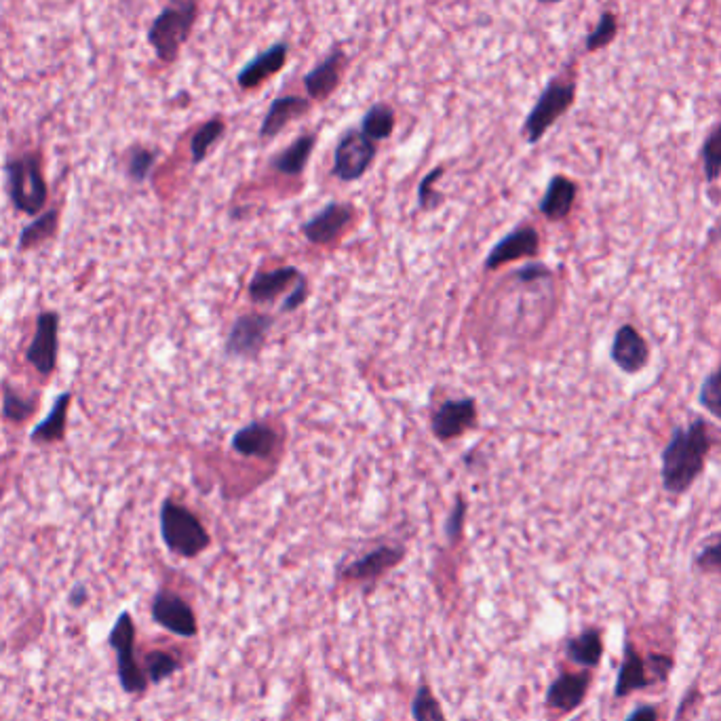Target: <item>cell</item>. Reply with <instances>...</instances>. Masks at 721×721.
Wrapping results in <instances>:
<instances>
[{
	"instance_id": "obj_1",
	"label": "cell",
	"mask_w": 721,
	"mask_h": 721,
	"mask_svg": "<svg viewBox=\"0 0 721 721\" xmlns=\"http://www.w3.org/2000/svg\"><path fill=\"white\" fill-rule=\"evenodd\" d=\"M709 452L711 439L705 420L698 418L688 426H677L662 452V487L673 496L686 494L705 471Z\"/></svg>"
},
{
	"instance_id": "obj_2",
	"label": "cell",
	"mask_w": 721,
	"mask_h": 721,
	"mask_svg": "<svg viewBox=\"0 0 721 721\" xmlns=\"http://www.w3.org/2000/svg\"><path fill=\"white\" fill-rule=\"evenodd\" d=\"M197 17L199 0H175L173 5L165 7L154 17L148 30V43L163 64H173L178 60L194 24H197Z\"/></svg>"
},
{
	"instance_id": "obj_3",
	"label": "cell",
	"mask_w": 721,
	"mask_h": 721,
	"mask_svg": "<svg viewBox=\"0 0 721 721\" xmlns=\"http://www.w3.org/2000/svg\"><path fill=\"white\" fill-rule=\"evenodd\" d=\"M161 536L171 553L186 559L199 557L211 544L201 519L173 500H165L161 506Z\"/></svg>"
},
{
	"instance_id": "obj_4",
	"label": "cell",
	"mask_w": 721,
	"mask_h": 721,
	"mask_svg": "<svg viewBox=\"0 0 721 721\" xmlns=\"http://www.w3.org/2000/svg\"><path fill=\"white\" fill-rule=\"evenodd\" d=\"M576 100V83L572 79H553L540 93L538 102L525 116L523 138L528 144H538L547 131L572 108Z\"/></svg>"
},
{
	"instance_id": "obj_5",
	"label": "cell",
	"mask_w": 721,
	"mask_h": 721,
	"mask_svg": "<svg viewBox=\"0 0 721 721\" xmlns=\"http://www.w3.org/2000/svg\"><path fill=\"white\" fill-rule=\"evenodd\" d=\"M13 205L24 213H38L47 203V182L36 154H24L7 165Z\"/></svg>"
},
{
	"instance_id": "obj_6",
	"label": "cell",
	"mask_w": 721,
	"mask_h": 721,
	"mask_svg": "<svg viewBox=\"0 0 721 721\" xmlns=\"http://www.w3.org/2000/svg\"><path fill=\"white\" fill-rule=\"evenodd\" d=\"M108 643L116 652V667H119L121 688L127 694H144L150 686V681L140 662L135 660V622L129 612H121V616L116 618L114 627L108 635Z\"/></svg>"
},
{
	"instance_id": "obj_7",
	"label": "cell",
	"mask_w": 721,
	"mask_h": 721,
	"mask_svg": "<svg viewBox=\"0 0 721 721\" xmlns=\"http://www.w3.org/2000/svg\"><path fill=\"white\" fill-rule=\"evenodd\" d=\"M378 154L376 142L361 129H348L334 152V175L342 182H357L372 167Z\"/></svg>"
},
{
	"instance_id": "obj_8",
	"label": "cell",
	"mask_w": 721,
	"mask_h": 721,
	"mask_svg": "<svg viewBox=\"0 0 721 721\" xmlns=\"http://www.w3.org/2000/svg\"><path fill=\"white\" fill-rule=\"evenodd\" d=\"M275 319L262 313H251L239 317L232 323L226 338V355L232 359H256L266 344Z\"/></svg>"
},
{
	"instance_id": "obj_9",
	"label": "cell",
	"mask_w": 721,
	"mask_h": 721,
	"mask_svg": "<svg viewBox=\"0 0 721 721\" xmlns=\"http://www.w3.org/2000/svg\"><path fill=\"white\" fill-rule=\"evenodd\" d=\"M152 620L169 633L192 639L199 635L197 616L188 603L171 591H159L152 599Z\"/></svg>"
},
{
	"instance_id": "obj_10",
	"label": "cell",
	"mask_w": 721,
	"mask_h": 721,
	"mask_svg": "<svg viewBox=\"0 0 721 721\" xmlns=\"http://www.w3.org/2000/svg\"><path fill=\"white\" fill-rule=\"evenodd\" d=\"M355 207L350 203H329L302 224V235L313 245H331L353 224Z\"/></svg>"
},
{
	"instance_id": "obj_11",
	"label": "cell",
	"mask_w": 721,
	"mask_h": 721,
	"mask_svg": "<svg viewBox=\"0 0 721 721\" xmlns=\"http://www.w3.org/2000/svg\"><path fill=\"white\" fill-rule=\"evenodd\" d=\"M540 251V235L530 224H523L500 239L485 258V270H498L504 264H511L523 258H536Z\"/></svg>"
},
{
	"instance_id": "obj_12",
	"label": "cell",
	"mask_w": 721,
	"mask_h": 721,
	"mask_svg": "<svg viewBox=\"0 0 721 721\" xmlns=\"http://www.w3.org/2000/svg\"><path fill=\"white\" fill-rule=\"evenodd\" d=\"M477 424V401L473 397L450 399L439 405L431 426L439 441H452Z\"/></svg>"
},
{
	"instance_id": "obj_13",
	"label": "cell",
	"mask_w": 721,
	"mask_h": 721,
	"mask_svg": "<svg viewBox=\"0 0 721 721\" xmlns=\"http://www.w3.org/2000/svg\"><path fill=\"white\" fill-rule=\"evenodd\" d=\"M610 355L618 369L633 376V374H639L641 369H646V365L650 361V348L633 325H622L616 331Z\"/></svg>"
},
{
	"instance_id": "obj_14",
	"label": "cell",
	"mask_w": 721,
	"mask_h": 721,
	"mask_svg": "<svg viewBox=\"0 0 721 721\" xmlns=\"http://www.w3.org/2000/svg\"><path fill=\"white\" fill-rule=\"evenodd\" d=\"M403 557L405 549L399 547V544H382V547L369 551L367 555L350 563L348 568H344V578L355 582H372L384 576L388 570L397 568Z\"/></svg>"
},
{
	"instance_id": "obj_15",
	"label": "cell",
	"mask_w": 721,
	"mask_h": 721,
	"mask_svg": "<svg viewBox=\"0 0 721 721\" xmlns=\"http://www.w3.org/2000/svg\"><path fill=\"white\" fill-rule=\"evenodd\" d=\"M591 688V673L584 669L580 673H561L547 690V707L559 713L576 711Z\"/></svg>"
},
{
	"instance_id": "obj_16",
	"label": "cell",
	"mask_w": 721,
	"mask_h": 721,
	"mask_svg": "<svg viewBox=\"0 0 721 721\" xmlns=\"http://www.w3.org/2000/svg\"><path fill=\"white\" fill-rule=\"evenodd\" d=\"M650 686H654V679L648 669V660L639 654V650L633 646V641L627 639L625 648H622V662L616 675L614 696L627 698L633 692L646 690Z\"/></svg>"
},
{
	"instance_id": "obj_17",
	"label": "cell",
	"mask_w": 721,
	"mask_h": 721,
	"mask_svg": "<svg viewBox=\"0 0 721 721\" xmlns=\"http://www.w3.org/2000/svg\"><path fill=\"white\" fill-rule=\"evenodd\" d=\"M344 68H346V53L338 49L334 53H329L317 68L306 72L304 89L308 93V100H317V102L327 100V97L340 87Z\"/></svg>"
},
{
	"instance_id": "obj_18",
	"label": "cell",
	"mask_w": 721,
	"mask_h": 721,
	"mask_svg": "<svg viewBox=\"0 0 721 721\" xmlns=\"http://www.w3.org/2000/svg\"><path fill=\"white\" fill-rule=\"evenodd\" d=\"M287 55H289L287 43L270 45L264 53L253 57L247 66H243V70L237 74V85L243 91L258 89L260 85H264L270 79V76H275L277 72H281L285 68Z\"/></svg>"
},
{
	"instance_id": "obj_19",
	"label": "cell",
	"mask_w": 721,
	"mask_h": 721,
	"mask_svg": "<svg viewBox=\"0 0 721 721\" xmlns=\"http://www.w3.org/2000/svg\"><path fill=\"white\" fill-rule=\"evenodd\" d=\"M57 315L43 313L36 323V334L28 348V361L36 367L38 374L49 376L55 369L57 359Z\"/></svg>"
},
{
	"instance_id": "obj_20",
	"label": "cell",
	"mask_w": 721,
	"mask_h": 721,
	"mask_svg": "<svg viewBox=\"0 0 721 721\" xmlns=\"http://www.w3.org/2000/svg\"><path fill=\"white\" fill-rule=\"evenodd\" d=\"M279 447V435L264 422H251L232 437V450L245 458H270Z\"/></svg>"
},
{
	"instance_id": "obj_21",
	"label": "cell",
	"mask_w": 721,
	"mask_h": 721,
	"mask_svg": "<svg viewBox=\"0 0 721 721\" xmlns=\"http://www.w3.org/2000/svg\"><path fill=\"white\" fill-rule=\"evenodd\" d=\"M310 112V100L300 95H281L275 102L270 104L264 121L260 125V138L272 140L296 119H302Z\"/></svg>"
},
{
	"instance_id": "obj_22",
	"label": "cell",
	"mask_w": 721,
	"mask_h": 721,
	"mask_svg": "<svg viewBox=\"0 0 721 721\" xmlns=\"http://www.w3.org/2000/svg\"><path fill=\"white\" fill-rule=\"evenodd\" d=\"M302 272L294 266H283L275 270L258 272L249 283V298L256 304H270L279 296H283L287 289H294Z\"/></svg>"
},
{
	"instance_id": "obj_23",
	"label": "cell",
	"mask_w": 721,
	"mask_h": 721,
	"mask_svg": "<svg viewBox=\"0 0 721 721\" xmlns=\"http://www.w3.org/2000/svg\"><path fill=\"white\" fill-rule=\"evenodd\" d=\"M576 194H578V186L570 178H565V175H553L538 203V209L547 220L559 222L570 216V211L576 203Z\"/></svg>"
},
{
	"instance_id": "obj_24",
	"label": "cell",
	"mask_w": 721,
	"mask_h": 721,
	"mask_svg": "<svg viewBox=\"0 0 721 721\" xmlns=\"http://www.w3.org/2000/svg\"><path fill=\"white\" fill-rule=\"evenodd\" d=\"M565 656L582 669H595L603 658V635L599 629H587L565 641Z\"/></svg>"
},
{
	"instance_id": "obj_25",
	"label": "cell",
	"mask_w": 721,
	"mask_h": 721,
	"mask_svg": "<svg viewBox=\"0 0 721 721\" xmlns=\"http://www.w3.org/2000/svg\"><path fill=\"white\" fill-rule=\"evenodd\" d=\"M315 146H317V135L304 133L294 144H289L281 154H277L270 165L272 169H277L283 175H300L306 169Z\"/></svg>"
},
{
	"instance_id": "obj_26",
	"label": "cell",
	"mask_w": 721,
	"mask_h": 721,
	"mask_svg": "<svg viewBox=\"0 0 721 721\" xmlns=\"http://www.w3.org/2000/svg\"><path fill=\"white\" fill-rule=\"evenodd\" d=\"M395 125H397V114L393 110V106L388 104H374L369 108L361 121V131L367 135L369 140L374 142H382L388 140L395 133Z\"/></svg>"
},
{
	"instance_id": "obj_27",
	"label": "cell",
	"mask_w": 721,
	"mask_h": 721,
	"mask_svg": "<svg viewBox=\"0 0 721 721\" xmlns=\"http://www.w3.org/2000/svg\"><path fill=\"white\" fill-rule=\"evenodd\" d=\"M224 133H226V123L222 119H211L194 131L192 140H190L192 163L194 165L203 163L207 159V154L211 152V148L224 138Z\"/></svg>"
},
{
	"instance_id": "obj_28",
	"label": "cell",
	"mask_w": 721,
	"mask_h": 721,
	"mask_svg": "<svg viewBox=\"0 0 721 721\" xmlns=\"http://www.w3.org/2000/svg\"><path fill=\"white\" fill-rule=\"evenodd\" d=\"M70 403V393L60 395V399L55 401L51 416L36 426V431L32 433V441H57L64 437V428H66V409Z\"/></svg>"
},
{
	"instance_id": "obj_29",
	"label": "cell",
	"mask_w": 721,
	"mask_h": 721,
	"mask_svg": "<svg viewBox=\"0 0 721 721\" xmlns=\"http://www.w3.org/2000/svg\"><path fill=\"white\" fill-rule=\"evenodd\" d=\"M182 662L175 658L173 654L169 652H150L146 658H144V673L148 677L150 684H163L165 679L173 677L175 673L180 671Z\"/></svg>"
},
{
	"instance_id": "obj_30",
	"label": "cell",
	"mask_w": 721,
	"mask_h": 721,
	"mask_svg": "<svg viewBox=\"0 0 721 721\" xmlns=\"http://www.w3.org/2000/svg\"><path fill=\"white\" fill-rule=\"evenodd\" d=\"M412 715L416 721H447L439 700L435 698L431 686H420L412 700Z\"/></svg>"
},
{
	"instance_id": "obj_31",
	"label": "cell",
	"mask_w": 721,
	"mask_h": 721,
	"mask_svg": "<svg viewBox=\"0 0 721 721\" xmlns=\"http://www.w3.org/2000/svg\"><path fill=\"white\" fill-rule=\"evenodd\" d=\"M703 171L707 182L719 180L721 175V125H717L703 144Z\"/></svg>"
},
{
	"instance_id": "obj_32",
	"label": "cell",
	"mask_w": 721,
	"mask_h": 721,
	"mask_svg": "<svg viewBox=\"0 0 721 721\" xmlns=\"http://www.w3.org/2000/svg\"><path fill=\"white\" fill-rule=\"evenodd\" d=\"M698 401L709 414L721 420V365L705 378L703 386H700Z\"/></svg>"
},
{
	"instance_id": "obj_33",
	"label": "cell",
	"mask_w": 721,
	"mask_h": 721,
	"mask_svg": "<svg viewBox=\"0 0 721 721\" xmlns=\"http://www.w3.org/2000/svg\"><path fill=\"white\" fill-rule=\"evenodd\" d=\"M55 224H57V211L45 213L43 218H38L34 224H30V226L22 232V237H19V247L26 249V247H30V245L43 243L45 239H49V235L55 230Z\"/></svg>"
},
{
	"instance_id": "obj_34",
	"label": "cell",
	"mask_w": 721,
	"mask_h": 721,
	"mask_svg": "<svg viewBox=\"0 0 721 721\" xmlns=\"http://www.w3.org/2000/svg\"><path fill=\"white\" fill-rule=\"evenodd\" d=\"M154 163H157V152L148 150V148H133L129 154V163H127V173L133 182H144L148 178V173L152 171Z\"/></svg>"
},
{
	"instance_id": "obj_35",
	"label": "cell",
	"mask_w": 721,
	"mask_h": 721,
	"mask_svg": "<svg viewBox=\"0 0 721 721\" xmlns=\"http://www.w3.org/2000/svg\"><path fill=\"white\" fill-rule=\"evenodd\" d=\"M616 30H618V24H616V17L606 11L601 15L599 24L595 26V30L587 36V43H584V47H587V51H597L601 47H606L614 41L616 36Z\"/></svg>"
},
{
	"instance_id": "obj_36",
	"label": "cell",
	"mask_w": 721,
	"mask_h": 721,
	"mask_svg": "<svg viewBox=\"0 0 721 721\" xmlns=\"http://www.w3.org/2000/svg\"><path fill=\"white\" fill-rule=\"evenodd\" d=\"M445 173V167H435L433 171H428L420 186H418V205L426 211H431L435 207H439L443 203V194H439L435 190V182Z\"/></svg>"
},
{
	"instance_id": "obj_37",
	"label": "cell",
	"mask_w": 721,
	"mask_h": 721,
	"mask_svg": "<svg viewBox=\"0 0 721 721\" xmlns=\"http://www.w3.org/2000/svg\"><path fill=\"white\" fill-rule=\"evenodd\" d=\"M694 565L696 570H700L703 574L721 576V540L707 544V547L696 555Z\"/></svg>"
},
{
	"instance_id": "obj_38",
	"label": "cell",
	"mask_w": 721,
	"mask_h": 721,
	"mask_svg": "<svg viewBox=\"0 0 721 721\" xmlns=\"http://www.w3.org/2000/svg\"><path fill=\"white\" fill-rule=\"evenodd\" d=\"M646 660H648V669H650L654 684H665V681L673 673V667H675L673 656H669V654H650Z\"/></svg>"
},
{
	"instance_id": "obj_39",
	"label": "cell",
	"mask_w": 721,
	"mask_h": 721,
	"mask_svg": "<svg viewBox=\"0 0 721 721\" xmlns=\"http://www.w3.org/2000/svg\"><path fill=\"white\" fill-rule=\"evenodd\" d=\"M464 519H466V502H464V498H458L454 511L445 521V534H447V538H450V542L460 540L462 530H464Z\"/></svg>"
},
{
	"instance_id": "obj_40",
	"label": "cell",
	"mask_w": 721,
	"mask_h": 721,
	"mask_svg": "<svg viewBox=\"0 0 721 721\" xmlns=\"http://www.w3.org/2000/svg\"><path fill=\"white\" fill-rule=\"evenodd\" d=\"M30 412H32V401L22 399L19 395L7 391V395H5V414H7V418H11L15 422H22V420H26L30 416Z\"/></svg>"
},
{
	"instance_id": "obj_41",
	"label": "cell",
	"mask_w": 721,
	"mask_h": 721,
	"mask_svg": "<svg viewBox=\"0 0 721 721\" xmlns=\"http://www.w3.org/2000/svg\"><path fill=\"white\" fill-rule=\"evenodd\" d=\"M308 294H310V291H308V281H306V277L302 275V277L298 279V283L294 285V289L289 291L287 300L283 302V306H281L283 313H294V310H298V308L308 300Z\"/></svg>"
},
{
	"instance_id": "obj_42",
	"label": "cell",
	"mask_w": 721,
	"mask_h": 721,
	"mask_svg": "<svg viewBox=\"0 0 721 721\" xmlns=\"http://www.w3.org/2000/svg\"><path fill=\"white\" fill-rule=\"evenodd\" d=\"M515 277H517L519 283L528 285V283H538V281L549 279V277H551V270H549L547 266H544V264H540V262H532V264H528V266H523L521 270H517Z\"/></svg>"
},
{
	"instance_id": "obj_43",
	"label": "cell",
	"mask_w": 721,
	"mask_h": 721,
	"mask_svg": "<svg viewBox=\"0 0 721 721\" xmlns=\"http://www.w3.org/2000/svg\"><path fill=\"white\" fill-rule=\"evenodd\" d=\"M625 721H658V709L654 705H639Z\"/></svg>"
},
{
	"instance_id": "obj_44",
	"label": "cell",
	"mask_w": 721,
	"mask_h": 721,
	"mask_svg": "<svg viewBox=\"0 0 721 721\" xmlns=\"http://www.w3.org/2000/svg\"><path fill=\"white\" fill-rule=\"evenodd\" d=\"M85 597H87L85 589H83V587H76V589L72 591V595H70V603H72L74 608H79V606H83V603H85Z\"/></svg>"
},
{
	"instance_id": "obj_45",
	"label": "cell",
	"mask_w": 721,
	"mask_h": 721,
	"mask_svg": "<svg viewBox=\"0 0 721 721\" xmlns=\"http://www.w3.org/2000/svg\"><path fill=\"white\" fill-rule=\"evenodd\" d=\"M540 3H544V5H555V3H561V0H540Z\"/></svg>"
},
{
	"instance_id": "obj_46",
	"label": "cell",
	"mask_w": 721,
	"mask_h": 721,
	"mask_svg": "<svg viewBox=\"0 0 721 721\" xmlns=\"http://www.w3.org/2000/svg\"><path fill=\"white\" fill-rule=\"evenodd\" d=\"M719 237H721V226H719Z\"/></svg>"
},
{
	"instance_id": "obj_47",
	"label": "cell",
	"mask_w": 721,
	"mask_h": 721,
	"mask_svg": "<svg viewBox=\"0 0 721 721\" xmlns=\"http://www.w3.org/2000/svg\"><path fill=\"white\" fill-rule=\"evenodd\" d=\"M173 3H175V0H173Z\"/></svg>"
}]
</instances>
